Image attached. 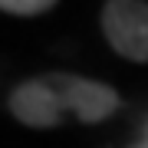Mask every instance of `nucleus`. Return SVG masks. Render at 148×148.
Segmentation results:
<instances>
[{"mask_svg":"<svg viewBox=\"0 0 148 148\" xmlns=\"http://www.w3.org/2000/svg\"><path fill=\"white\" fill-rule=\"evenodd\" d=\"M7 109H10V115L20 122V125H27V128H56V125L66 122V112L59 106V99L53 95V89H49L40 76L13 86L10 95H7Z\"/></svg>","mask_w":148,"mask_h":148,"instance_id":"3","label":"nucleus"},{"mask_svg":"<svg viewBox=\"0 0 148 148\" xmlns=\"http://www.w3.org/2000/svg\"><path fill=\"white\" fill-rule=\"evenodd\" d=\"M56 10L53 0H0V13H10V16H40Z\"/></svg>","mask_w":148,"mask_h":148,"instance_id":"4","label":"nucleus"},{"mask_svg":"<svg viewBox=\"0 0 148 148\" xmlns=\"http://www.w3.org/2000/svg\"><path fill=\"white\" fill-rule=\"evenodd\" d=\"M132 148H148V142H138V145H132Z\"/></svg>","mask_w":148,"mask_h":148,"instance_id":"5","label":"nucleus"},{"mask_svg":"<svg viewBox=\"0 0 148 148\" xmlns=\"http://www.w3.org/2000/svg\"><path fill=\"white\" fill-rule=\"evenodd\" d=\"M43 82L53 89V95L59 99L66 115L79 119L82 125H95V122H106L112 112H119L122 99L109 82H95V79H82L76 73H43Z\"/></svg>","mask_w":148,"mask_h":148,"instance_id":"1","label":"nucleus"},{"mask_svg":"<svg viewBox=\"0 0 148 148\" xmlns=\"http://www.w3.org/2000/svg\"><path fill=\"white\" fill-rule=\"evenodd\" d=\"M102 33L119 56L148 63V3L145 0H109L102 7Z\"/></svg>","mask_w":148,"mask_h":148,"instance_id":"2","label":"nucleus"}]
</instances>
